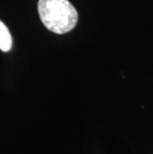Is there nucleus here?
<instances>
[{
  "mask_svg": "<svg viewBox=\"0 0 153 154\" xmlns=\"http://www.w3.org/2000/svg\"><path fill=\"white\" fill-rule=\"evenodd\" d=\"M38 12L45 27L56 34L68 33L78 22V12L69 0H39Z\"/></svg>",
  "mask_w": 153,
  "mask_h": 154,
  "instance_id": "obj_1",
  "label": "nucleus"
},
{
  "mask_svg": "<svg viewBox=\"0 0 153 154\" xmlns=\"http://www.w3.org/2000/svg\"><path fill=\"white\" fill-rule=\"evenodd\" d=\"M12 48V37L7 26L0 20V50L9 52Z\"/></svg>",
  "mask_w": 153,
  "mask_h": 154,
  "instance_id": "obj_2",
  "label": "nucleus"
}]
</instances>
